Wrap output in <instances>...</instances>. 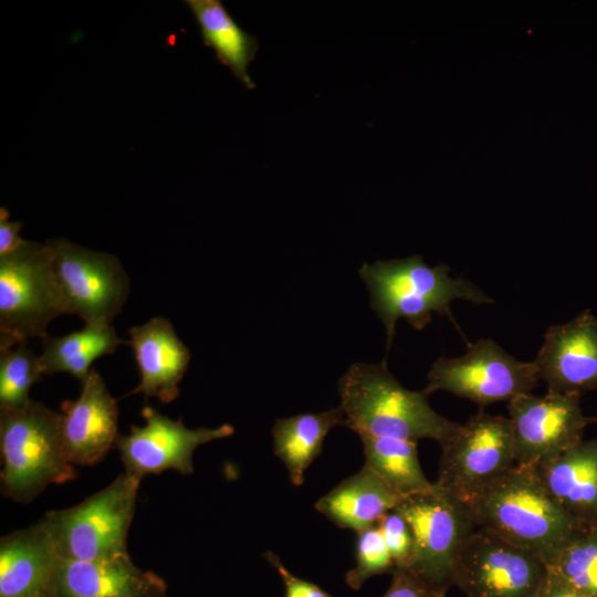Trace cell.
<instances>
[{"instance_id":"6da1fadb","label":"cell","mask_w":597,"mask_h":597,"mask_svg":"<svg viewBox=\"0 0 597 597\" xmlns=\"http://www.w3.org/2000/svg\"><path fill=\"white\" fill-rule=\"evenodd\" d=\"M467 502L478 527L536 554L545 564L586 531L532 468L514 465Z\"/></svg>"},{"instance_id":"7a4b0ae2","label":"cell","mask_w":597,"mask_h":597,"mask_svg":"<svg viewBox=\"0 0 597 597\" xmlns=\"http://www.w3.org/2000/svg\"><path fill=\"white\" fill-rule=\"evenodd\" d=\"M338 394L345 427L357 434L415 442L432 439L442 446L460 427L436 412L423 390L405 388L385 360L353 364L338 381Z\"/></svg>"},{"instance_id":"3957f363","label":"cell","mask_w":597,"mask_h":597,"mask_svg":"<svg viewBox=\"0 0 597 597\" xmlns=\"http://www.w3.org/2000/svg\"><path fill=\"white\" fill-rule=\"evenodd\" d=\"M449 272L448 265L430 266L419 254L362 265L359 276L369 292L371 308L386 328L387 350L399 318L418 331L431 322L432 313L447 316L455 325L452 301L494 302L471 282L451 277Z\"/></svg>"},{"instance_id":"277c9868","label":"cell","mask_w":597,"mask_h":597,"mask_svg":"<svg viewBox=\"0 0 597 597\" xmlns=\"http://www.w3.org/2000/svg\"><path fill=\"white\" fill-rule=\"evenodd\" d=\"M62 412L30 400L0 409L1 493L17 503H31L50 484L77 475L62 441Z\"/></svg>"},{"instance_id":"5b68a950","label":"cell","mask_w":597,"mask_h":597,"mask_svg":"<svg viewBox=\"0 0 597 597\" xmlns=\"http://www.w3.org/2000/svg\"><path fill=\"white\" fill-rule=\"evenodd\" d=\"M123 472L81 503L42 517L59 558L104 561L128 557L127 534L140 484Z\"/></svg>"},{"instance_id":"8992f818","label":"cell","mask_w":597,"mask_h":597,"mask_svg":"<svg viewBox=\"0 0 597 597\" xmlns=\"http://www.w3.org/2000/svg\"><path fill=\"white\" fill-rule=\"evenodd\" d=\"M63 314L46 243L24 242L0 255V352L43 338Z\"/></svg>"},{"instance_id":"52a82bcc","label":"cell","mask_w":597,"mask_h":597,"mask_svg":"<svg viewBox=\"0 0 597 597\" xmlns=\"http://www.w3.org/2000/svg\"><path fill=\"white\" fill-rule=\"evenodd\" d=\"M395 511L408 521L415 536L409 570L447 594L458 557L478 528L468 502L434 482L432 490L404 498Z\"/></svg>"},{"instance_id":"ba28073f","label":"cell","mask_w":597,"mask_h":597,"mask_svg":"<svg viewBox=\"0 0 597 597\" xmlns=\"http://www.w3.org/2000/svg\"><path fill=\"white\" fill-rule=\"evenodd\" d=\"M45 243L52 252L63 314L77 315L87 326H113L130 292L121 261L64 238Z\"/></svg>"},{"instance_id":"9c48e42d","label":"cell","mask_w":597,"mask_h":597,"mask_svg":"<svg viewBox=\"0 0 597 597\" xmlns=\"http://www.w3.org/2000/svg\"><path fill=\"white\" fill-rule=\"evenodd\" d=\"M533 362H522L491 339L469 343L459 357H439L427 376L425 394L443 390L481 408L531 394L540 381Z\"/></svg>"},{"instance_id":"30bf717a","label":"cell","mask_w":597,"mask_h":597,"mask_svg":"<svg viewBox=\"0 0 597 597\" xmlns=\"http://www.w3.org/2000/svg\"><path fill=\"white\" fill-rule=\"evenodd\" d=\"M441 448L436 482L465 501L515 465L509 417L482 409Z\"/></svg>"},{"instance_id":"8fae6325","label":"cell","mask_w":597,"mask_h":597,"mask_svg":"<svg viewBox=\"0 0 597 597\" xmlns=\"http://www.w3.org/2000/svg\"><path fill=\"white\" fill-rule=\"evenodd\" d=\"M547 573L536 554L478 527L458 557L453 586L465 597H535Z\"/></svg>"},{"instance_id":"7c38bea8","label":"cell","mask_w":597,"mask_h":597,"mask_svg":"<svg viewBox=\"0 0 597 597\" xmlns=\"http://www.w3.org/2000/svg\"><path fill=\"white\" fill-rule=\"evenodd\" d=\"M579 395H521L509 401L515 465L535 468L579 443L597 418L584 416Z\"/></svg>"},{"instance_id":"4fadbf2b","label":"cell","mask_w":597,"mask_h":597,"mask_svg":"<svg viewBox=\"0 0 597 597\" xmlns=\"http://www.w3.org/2000/svg\"><path fill=\"white\" fill-rule=\"evenodd\" d=\"M140 415L143 427L130 426L128 434H118V450L124 472L139 480L146 474L175 470L182 475L193 473L195 450L212 440L230 437L234 428L223 423L217 428H187L181 418L174 420L145 406Z\"/></svg>"},{"instance_id":"5bb4252c","label":"cell","mask_w":597,"mask_h":597,"mask_svg":"<svg viewBox=\"0 0 597 597\" xmlns=\"http://www.w3.org/2000/svg\"><path fill=\"white\" fill-rule=\"evenodd\" d=\"M547 392L579 395L597 388V316L585 311L549 326L533 360Z\"/></svg>"},{"instance_id":"9a60e30c","label":"cell","mask_w":597,"mask_h":597,"mask_svg":"<svg viewBox=\"0 0 597 597\" xmlns=\"http://www.w3.org/2000/svg\"><path fill=\"white\" fill-rule=\"evenodd\" d=\"M62 410V441L65 454L73 465L93 467L100 463L115 446L118 406L108 391L103 377L91 369L82 381L76 400H64Z\"/></svg>"},{"instance_id":"2e32d148","label":"cell","mask_w":597,"mask_h":597,"mask_svg":"<svg viewBox=\"0 0 597 597\" xmlns=\"http://www.w3.org/2000/svg\"><path fill=\"white\" fill-rule=\"evenodd\" d=\"M45 597H168L165 582L130 557L104 561L57 558Z\"/></svg>"},{"instance_id":"e0dca14e","label":"cell","mask_w":597,"mask_h":597,"mask_svg":"<svg viewBox=\"0 0 597 597\" xmlns=\"http://www.w3.org/2000/svg\"><path fill=\"white\" fill-rule=\"evenodd\" d=\"M126 342L134 352L140 374L139 384L126 396L143 394L169 404L179 396L181 381L189 362L190 352L178 338L172 324L156 316L142 325L133 326Z\"/></svg>"},{"instance_id":"ac0fdd59","label":"cell","mask_w":597,"mask_h":597,"mask_svg":"<svg viewBox=\"0 0 597 597\" xmlns=\"http://www.w3.org/2000/svg\"><path fill=\"white\" fill-rule=\"evenodd\" d=\"M532 469L576 523L597 528V437Z\"/></svg>"},{"instance_id":"d6986e66","label":"cell","mask_w":597,"mask_h":597,"mask_svg":"<svg viewBox=\"0 0 597 597\" xmlns=\"http://www.w3.org/2000/svg\"><path fill=\"white\" fill-rule=\"evenodd\" d=\"M57 558L42 519L1 537L0 597H45Z\"/></svg>"},{"instance_id":"ffe728a7","label":"cell","mask_w":597,"mask_h":597,"mask_svg":"<svg viewBox=\"0 0 597 597\" xmlns=\"http://www.w3.org/2000/svg\"><path fill=\"white\" fill-rule=\"evenodd\" d=\"M402 499L376 473L363 467L323 495L315 509L338 527L358 533L377 525Z\"/></svg>"},{"instance_id":"44dd1931","label":"cell","mask_w":597,"mask_h":597,"mask_svg":"<svg viewBox=\"0 0 597 597\" xmlns=\"http://www.w3.org/2000/svg\"><path fill=\"white\" fill-rule=\"evenodd\" d=\"M185 3L199 25L203 44L214 51L218 61L247 88H254L248 66L259 49L256 38L239 27L220 0H186Z\"/></svg>"},{"instance_id":"7402d4cb","label":"cell","mask_w":597,"mask_h":597,"mask_svg":"<svg viewBox=\"0 0 597 597\" xmlns=\"http://www.w3.org/2000/svg\"><path fill=\"white\" fill-rule=\"evenodd\" d=\"M337 426L345 427V416L339 406L318 413L281 418L274 422V454L285 465L293 485H302L304 473L321 453L325 437Z\"/></svg>"},{"instance_id":"603a6c76","label":"cell","mask_w":597,"mask_h":597,"mask_svg":"<svg viewBox=\"0 0 597 597\" xmlns=\"http://www.w3.org/2000/svg\"><path fill=\"white\" fill-rule=\"evenodd\" d=\"M114 326H87L65 336L42 338L43 352L39 356L43 375L67 373L83 381L92 363L101 356L113 354L124 344Z\"/></svg>"},{"instance_id":"cb8c5ba5","label":"cell","mask_w":597,"mask_h":597,"mask_svg":"<svg viewBox=\"0 0 597 597\" xmlns=\"http://www.w3.org/2000/svg\"><path fill=\"white\" fill-rule=\"evenodd\" d=\"M365 465L394 491L406 498L432 490L419 463L417 442L359 433Z\"/></svg>"},{"instance_id":"d4e9b609","label":"cell","mask_w":597,"mask_h":597,"mask_svg":"<svg viewBox=\"0 0 597 597\" xmlns=\"http://www.w3.org/2000/svg\"><path fill=\"white\" fill-rule=\"evenodd\" d=\"M549 574L577 590L597 597V528L586 530L547 564Z\"/></svg>"},{"instance_id":"484cf974","label":"cell","mask_w":597,"mask_h":597,"mask_svg":"<svg viewBox=\"0 0 597 597\" xmlns=\"http://www.w3.org/2000/svg\"><path fill=\"white\" fill-rule=\"evenodd\" d=\"M43 376L39 357L21 343L0 352V409H13L27 405L29 391Z\"/></svg>"},{"instance_id":"4316f807","label":"cell","mask_w":597,"mask_h":597,"mask_svg":"<svg viewBox=\"0 0 597 597\" xmlns=\"http://www.w3.org/2000/svg\"><path fill=\"white\" fill-rule=\"evenodd\" d=\"M356 565L345 575L352 589H359L366 580L395 569L388 547L377 525L357 533L355 544Z\"/></svg>"},{"instance_id":"83f0119b","label":"cell","mask_w":597,"mask_h":597,"mask_svg":"<svg viewBox=\"0 0 597 597\" xmlns=\"http://www.w3.org/2000/svg\"><path fill=\"white\" fill-rule=\"evenodd\" d=\"M377 526L388 547L395 569H409L413 559L415 536L408 521L392 510L380 519Z\"/></svg>"},{"instance_id":"f1b7e54d","label":"cell","mask_w":597,"mask_h":597,"mask_svg":"<svg viewBox=\"0 0 597 597\" xmlns=\"http://www.w3.org/2000/svg\"><path fill=\"white\" fill-rule=\"evenodd\" d=\"M389 588L383 597H446L409 569L396 568Z\"/></svg>"},{"instance_id":"f546056e","label":"cell","mask_w":597,"mask_h":597,"mask_svg":"<svg viewBox=\"0 0 597 597\" xmlns=\"http://www.w3.org/2000/svg\"><path fill=\"white\" fill-rule=\"evenodd\" d=\"M263 557L281 576L285 588V597H332L316 584L293 575L272 551H266Z\"/></svg>"},{"instance_id":"4dcf8cb0","label":"cell","mask_w":597,"mask_h":597,"mask_svg":"<svg viewBox=\"0 0 597 597\" xmlns=\"http://www.w3.org/2000/svg\"><path fill=\"white\" fill-rule=\"evenodd\" d=\"M9 211L0 209V255L18 249L24 240L19 235L22 222L9 221Z\"/></svg>"},{"instance_id":"1f68e13d","label":"cell","mask_w":597,"mask_h":597,"mask_svg":"<svg viewBox=\"0 0 597 597\" xmlns=\"http://www.w3.org/2000/svg\"><path fill=\"white\" fill-rule=\"evenodd\" d=\"M535 597H590L564 583L556 576H547Z\"/></svg>"}]
</instances>
